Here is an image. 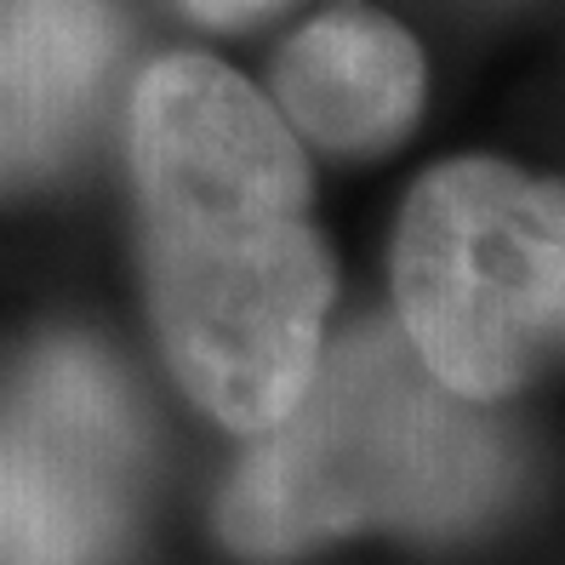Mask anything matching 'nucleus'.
<instances>
[{"mask_svg":"<svg viewBox=\"0 0 565 565\" xmlns=\"http://www.w3.org/2000/svg\"><path fill=\"white\" fill-rule=\"evenodd\" d=\"M178 7L206 29H246V23H263L269 12L291 7V0H178Z\"/></svg>","mask_w":565,"mask_h":565,"instance_id":"0eeeda50","label":"nucleus"},{"mask_svg":"<svg viewBox=\"0 0 565 565\" xmlns=\"http://www.w3.org/2000/svg\"><path fill=\"white\" fill-rule=\"evenodd\" d=\"M126 172L166 372L228 435L275 428L338 303L297 131L212 52H166L131 86Z\"/></svg>","mask_w":565,"mask_h":565,"instance_id":"f257e3e1","label":"nucleus"},{"mask_svg":"<svg viewBox=\"0 0 565 565\" xmlns=\"http://www.w3.org/2000/svg\"><path fill=\"white\" fill-rule=\"evenodd\" d=\"M120 52L115 0H0V206L41 194L81 160Z\"/></svg>","mask_w":565,"mask_h":565,"instance_id":"39448f33","label":"nucleus"},{"mask_svg":"<svg viewBox=\"0 0 565 565\" xmlns=\"http://www.w3.org/2000/svg\"><path fill=\"white\" fill-rule=\"evenodd\" d=\"M423 97L428 63L417 35L354 0L309 18L269 70V104L297 131V143L338 160L394 154L417 131Z\"/></svg>","mask_w":565,"mask_h":565,"instance_id":"423d86ee","label":"nucleus"},{"mask_svg":"<svg viewBox=\"0 0 565 565\" xmlns=\"http://www.w3.org/2000/svg\"><path fill=\"white\" fill-rule=\"evenodd\" d=\"M520 491L514 435L451 394L394 320L326 338L297 406L252 435L212 525L246 565H286L360 531L451 543Z\"/></svg>","mask_w":565,"mask_h":565,"instance_id":"f03ea898","label":"nucleus"},{"mask_svg":"<svg viewBox=\"0 0 565 565\" xmlns=\"http://www.w3.org/2000/svg\"><path fill=\"white\" fill-rule=\"evenodd\" d=\"M394 326L462 401L497 406L565 354V178L497 154L412 183L388 246Z\"/></svg>","mask_w":565,"mask_h":565,"instance_id":"7ed1b4c3","label":"nucleus"},{"mask_svg":"<svg viewBox=\"0 0 565 565\" xmlns=\"http://www.w3.org/2000/svg\"><path fill=\"white\" fill-rule=\"evenodd\" d=\"M143 469L126 372L86 338H46L0 383V565H120Z\"/></svg>","mask_w":565,"mask_h":565,"instance_id":"20e7f679","label":"nucleus"}]
</instances>
